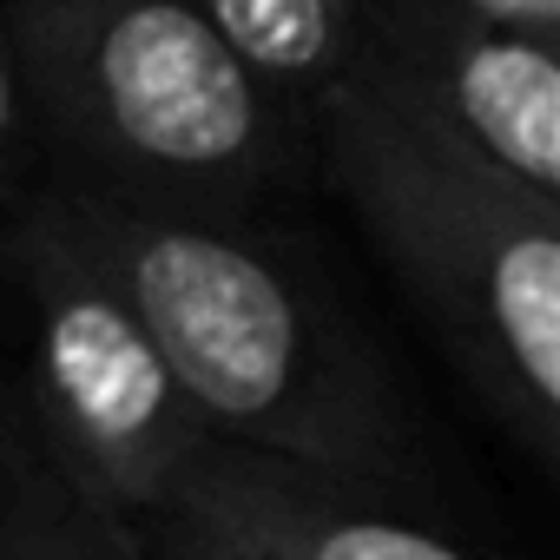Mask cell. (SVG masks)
I'll list each match as a JSON object with an SVG mask.
<instances>
[{"label": "cell", "instance_id": "1", "mask_svg": "<svg viewBox=\"0 0 560 560\" xmlns=\"http://www.w3.org/2000/svg\"><path fill=\"white\" fill-rule=\"evenodd\" d=\"M54 198L159 337L205 435L330 475L383 508L429 494L409 389L277 211H172L73 185H54Z\"/></svg>", "mask_w": 560, "mask_h": 560}, {"label": "cell", "instance_id": "2", "mask_svg": "<svg viewBox=\"0 0 560 560\" xmlns=\"http://www.w3.org/2000/svg\"><path fill=\"white\" fill-rule=\"evenodd\" d=\"M34 178L172 205L284 211L317 191L311 126L198 0H8Z\"/></svg>", "mask_w": 560, "mask_h": 560}, {"label": "cell", "instance_id": "3", "mask_svg": "<svg viewBox=\"0 0 560 560\" xmlns=\"http://www.w3.org/2000/svg\"><path fill=\"white\" fill-rule=\"evenodd\" d=\"M317 185L462 370L475 402L534 455L560 448V198L448 145L363 73L311 126Z\"/></svg>", "mask_w": 560, "mask_h": 560}, {"label": "cell", "instance_id": "4", "mask_svg": "<svg viewBox=\"0 0 560 560\" xmlns=\"http://www.w3.org/2000/svg\"><path fill=\"white\" fill-rule=\"evenodd\" d=\"M0 277L27 317L21 416L93 501L145 527L205 442L159 337L40 178L0 211Z\"/></svg>", "mask_w": 560, "mask_h": 560}, {"label": "cell", "instance_id": "5", "mask_svg": "<svg viewBox=\"0 0 560 560\" xmlns=\"http://www.w3.org/2000/svg\"><path fill=\"white\" fill-rule=\"evenodd\" d=\"M357 73L448 145L560 198V47L481 0H350Z\"/></svg>", "mask_w": 560, "mask_h": 560}, {"label": "cell", "instance_id": "6", "mask_svg": "<svg viewBox=\"0 0 560 560\" xmlns=\"http://www.w3.org/2000/svg\"><path fill=\"white\" fill-rule=\"evenodd\" d=\"M159 514L198 521L250 560H468L455 540L389 514L370 494H350L330 475L218 435L178 462Z\"/></svg>", "mask_w": 560, "mask_h": 560}, {"label": "cell", "instance_id": "7", "mask_svg": "<svg viewBox=\"0 0 560 560\" xmlns=\"http://www.w3.org/2000/svg\"><path fill=\"white\" fill-rule=\"evenodd\" d=\"M0 560H145V534L93 501L0 389Z\"/></svg>", "mask_w": 560, "mask_h": 560}, {"label": "cell", "instance_id": "8", "mask_svg": "<svg viewBox=\"0 0 560 560\" xmlns=\"http://www.w3.org/2000/svg\"><path fill=\"white\" fill-rule=\"evenodd\" d=\"M198 14L244 54V67L304 126H317L330 93L357 73L350 0H198Z\"/></svg>", "mask_w": 560, "mask_h": 560}, {"label": "cell", "instance_id": "9", "mask_svg": "<svg viewBox=\"0 0 560 560\" xmlns=\"http://www.w3.org/2000/svg\"><path fill=\"white\" fill-rule=\"evenodd\" d=\"M27 185H34V139H27L14 54H8V0H0V211H8Z\"/></svg>", "mask_w": 560, "mask_h": 560}, {"label": "cell", "instance_id": "10", "mask_svg": "<svg viewBox=\"0 0 560 560\" xmlns=\"http://www.w3.org/2000/svg\"><path fill=\"white\" fill-rule=\"evenodd\" d=\"M139 534H145V560H250V553H237L231 540H218L211 527L178 521V514H152Z\"/></svg>", "mask_w": 560, "mask_h": 560}, {"label": "cell", "instance_id": "11", "mask_svg": "<svg viewBox=\"0 0 560 560\" xmlns=\"http://www.w3.org/2000/svg\"><path fill=\"white\" fill-rule=\"evenodd\" d=\"M481 8L521 21V27H540V34H560V0H481Z\"/></svg>", "mask_w": 560, "mask_h": 560}]
</instances>
